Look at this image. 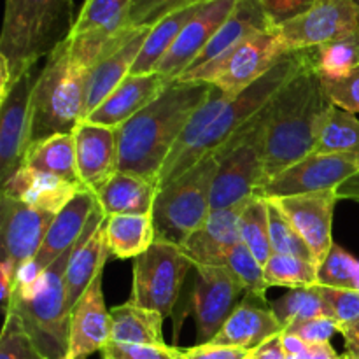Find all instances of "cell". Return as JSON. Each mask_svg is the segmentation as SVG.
<instances>
[{
  "mask_svg": "<svg viewBox=\"0 0 359 359\" xmlns=\"http://www.w3.org/2000/svg\"><path fill=\"white\" fill-rule=\"evenodd\" d=\"M287 51L316 49L359 35V7L353 0H316L302 16L277 28Z\"/></svg>",
  "mask_w": 359,
  "mask_h": 359,
  "instance_id": "cell-12",
  "label": "cell"
},
{
  "mask_svg": "<svg viewBox=\"0 0 359 359\" xmlns=\"http://www.w3.org/2000/svg\"><path fill=\"white\" fill-rule=\"evenodd\" d=\"M359 65V35L316 48V67L325 79H340Z\"/></svg>",
  "mask_w": 359,
  "mask_h": 359,
  "instance_id": "cell-37",
  "label": "cell"
},
{
  "mask_svg": "<svg viewBox=\"0 0 359 359\" xmlns=\"http://www.w3.org/2000/svg\"><path fill=\"white\" fill-rule=\"evenodd\" d=\"M238 0H207L198 13L186 23L177 41L158 63L154 72L161 74L168 81H175L193 65L200 53L207 48L210 39L223 27L224 21L233 13Z\"/></svg>",
  "mask_w": 359,
  "mask_h": 359,
  "instance_id": "cell-15",
  "label": "cell"
},
{
  "mask_svg": "<svg viewBox=\"0 0 359 359\" xmlns=\"http://www.w3.org/2000/svg\"><path fill=\"white\" fill-rule=\"evenodd\" d=\"M35 79L32 72L14 83L9 95L0 100V181L6 184L20 168L28 153L30 100Z\"/></svg>",
  "mask_w": 359,
  "mask_h": 359,
  "instance_id": "cell-16",
  "label": "cell"
},
{
  "mask_svg": "<svg viewBox=\"0 0 359 359\" xmlns=\"http://www.w3.org/2000/svg\"><path fill=\"white\" fill-rule=\"evenodd\" d=\"M111 342L163 346V316L128 300L111 311Z\"/></svg>",
  "mask_w": 359,
  "mask_h": 359,
  "instance_id": "cell-29",
  "label": "cell"
},
{
  "mask_svg": "<svg viewBox=\"0 0 359 359\" xmlns=\"http://www.w3.org/2000/svg\"><path fill=\"white\" fill-rule=\"evenodd\" d=\"M323 84L333 105L353 114L359 112V65L349 76L340 77V79L323 77Z\"/></svg>",
  "mask_w": 359,
  "mask_h": 359,
  "instance_id": "cell-45",
  "label": "cell"
},
{
  "mask_svg": "<svg viewBox=\"0 0 359 359\" xmlns=\"http://www.w3.org/2000/svg\"><path fill=\"white\" fill-rule=\"evenodd\" d=\"M0 359H46L18 314H6L0 335Z\"/></svg>",
  "mask_w": 359,
  "mask_h": 359,
  "instance_id": "cell-41",
  "label": "cell"
},
{
  "mask_svg": "<svg viewBox=\"0 0 359 359\" xmlns=\"http://www.w3.org/2000/svg\"><path fill=\"white\" fill-rule=\"evenodd\" d=\"M280 342H283V349H284V353H286L287 358L298 356V354L304 353L309 346V344L304 342L300 337L293 335V333H287V332L280 333Z\"/></svg>",
  "mask_w": 359,
  "mask_h": 359,
  "instance_id": "cell-53",
  "label": "cell"
},
{
  "mask_svg": "<svg viewBox=\"0 0 359 359\" xmlns=\"http://www.w3.org/2000/svg\"><path fill=\"white\" fill-rule=\"evenodd\" d=\"M318 284L359 291V259L339 244H333L326 258L318 266Z\"/></svg>",
  "mask_w": 359,
  "mask_h": 359,
  "instance_id": "cell-39",
  "label": "cell"
},
{
  "mask_svg": "<svg viewBox=\"0 0 359 359\" xmlns=\"http://www.w3.org/2000/svg\"><path fill=\"white\" fill-rule=\"evenodd\" d=\"M358 172L359 154L311 153L270 179L256 191L255 196L273 200L339 189Z\"/></svg>",
  "mask_w": 359,
  "mask_h": 359,
  "instance_id": "cell-11",
  "label": "cell"
},
{
  "mask_svg": "<svg viewBox=\"0 0 359 359\" xmlns=\"http://www.w3.org/2000/svg\"><path fill=\"white\" fill-rule=\"evenodd\" d=\"M242 205L212 210L202 223V226L196 228L186 238L181 249L191 259L193 269L223 266L228 252L241 242L238 216H241Z\"/></svg>",
  "mask_w": 359,
  "mask_h": 359,
  "instance_id": "cell-23",
  "label": "cell"
},
{
  "mask_svg": "<svg viewBox=\"0 0 359 359\" xmlns=\"http://www.w3.org/2000/svg\"><path fill=\"white\" fill-rule=\"evenodd\" d=\"M212 90L214 84L203 81H170L156 100L118 128V170L156 181L186 125Z\"/></svg>",
  "mask_w": 359,
  "mask_h": 359,
  "instance_id": "cell-1",
  "label": "cell"
},
{
  "mask_svg": "<svg viewBox=\"0 0 359 359\" xmlns=\"http://www.w3.org/2000/svg\"><path fill=\"white\" fill-rule=\"evenodd\" d=\"M238 231L245 248L256 256L263 266L272 258V242H270V217L269 200L252 196L242 205L238 216Z\"/></svg>",
  "mask_w": 359,
  "mask_h": 359,
  "instance_id": "cell-34",
  "label": "cell"
},
{
  "mask_svg": "<svg viewBox=\"0 0 359 359\" xmlns=\"http://www.w3.org/2000/svg\"><path fill=\"white\" fill-rule=\"evenodd\" d=\"M102 359H186L182 349L163 346H135V344L109 342L102 351Z\"/></svg>",
  "mask_w": 359,
  "mask_h": 359,
  "instance_id": "cell-44",
  "label": "cell"
},
{
  "mask_svg": "<svg viewBox=\"0 0 359 359\" xmlns=\"http://www.w3.org/2000/svg\"><path fill=\"white\" fill-rule=\"evenodd\" d=\"M182 353L186 359H248L251 356V351L214 342L198 344V346L184 349Z\"/></svg>",
  "mask_w": 359,
  "mask_h": 359,
  "instance_id": "cell-48",
  "label": "cell"
},
{
  "mask_svg": "<svg viewBox=\"0 0 359 359\" xmlns=\"http://www.w3.org/2000/svg\"><path fill=\"white\" fill-rule=\"evenodd\" d=\"M270 23L276 28L307 13L316 0H259Z\"/></svg>",
  "mask_w": 359,
  "mask_h": 359,
  "instance_id": "cell-47",
  "label": "cell"
},
{
  "mask_svg": "<svg viewBox=\"0 0 359 359\" xmlns=\"http://www.w3.org/2000/svg\"><path fill=\"white\" fill-rule=\"evenodd\" d=\"M312 49H300V51H290L273 69H270L262 79L244 90L242 93L228 98L226 104L221 107L216 118L210 121L205 132L198 140L168 168L160 172L156 182L158 189L168 184L186 170L198 163L207 154H212L221 146L228 142L245 123L251 121L270 100L273 95L286 84V81L304 65L305 60L311 56Z\"/></svg>",
  "mask_w": 359,
  "mask_h": 359,
  "instance_id": "cell-4",
  "label": "cell"
},
{
  "mask_svg": "<svg viewBox=\"0 0 359 359\" xmlns=\"http://www.w3.org/2000/svg\"><path fill=\"white\" fill-rule=\"evenodd\" d=\"M105 214L97 207L70 256L65 272L67 304L70 311L91 286L95 277L104 272L105 262L111 256L105 237Z\"/></svg>",
  "mask_w": 359,
  "mask_h": 359,
  "instance_id": "cell-21",
  "label": "cell"
},
{
  "mask_svg": "<svg viewBox=\"0 0 359 359\" xmlns=\"http://www.w3.org/2000/svg\"><path fill=\"white\" fill-rule=\"evenodd\" d=\"M217 154H207L189 170L158 189L153 207L154 238L181 248L186 238L202 226L212 207V186Z\"/></svg>",
  "mask_w": 359,
  "mask_h": 359,
  "instance_id": "cell-8",
  "label": "cell"
},
{
  "mask_svg": "<svg viewBox=\"0 0 359 359\" xmlns=\"http://www.w3.org/2000/svg\"><path fill=\"white\" fill-rule=\"evenodd\" d=\"M332 107L312 49L304 65L266 104V182L312 153Z\"/></svg>",
  "mask_w": 359,
  "mask_h": 359,
  "instance_id": "cell-2",
  "label": "cell"
},
{
  "mask_svg": "<svg viewBox=\"0 0 359 359\" xmlns=\"http://www.w3.org/2000/svg\"><path fill=\"white\" fill-rule=\"evenodd\" d=\"M287 359H346V356H340L332 344H309L307 349L298 356H290Z\"/></svg>",
  "mask_w": 359,
  "mask_h": 359,
  "instance_id": "cell-51",
  "label": "cell"
},
{
  "mask_svg": "<svg viewBox=\"0 0 359 359\" xmlns=\"http://www.w3.org/2000/svg\"><path fill=\"white\" fill-rule=\"evenodd\" d=\"M265 283L269 287L279 286L290 287V290L316 286L318 265L298 256L273 252L272 258L265 265Z\"/></svg>",
  "mask_w": 359,
  "mask_h": 359,
  "instance_id": "cell-35",
  "label": "cell"
},
{
  "mask_svg": "<svg viewBox=\"0 0 359 359\" xmlns=\"http://www.w3.org/2000/svg\"><path fill=\"white\" fill-rule=\"evenodd\" d=\"M356 193H359V172L351 179H347V181L337 189L339 200H351Z\"/></svg>",
  "mask_w": 359,
  "mask_h": 359,
  "instance_id": "cell-54",
  "label": "cell"
},
{
  "mask_svg": "<svg viewBox=\"0 0 359 359\" xmlns=\"http://www.w3.org/2000/svg\"><path fill=\"white\" fill-rule=\"evenodd\" d=\"M266 105L245 123L217 154L212 210L242 205L266 182Z\"/></svg>",
  "mask_w": 359,
  "mask_h": 359,
  "instance_id": "cell-7",
  "label": "cell"
},
{
  "mask_svg": "<svg viewBox=\"0 0 359 359\" xmlns=\"http://www.w3.org/2000/svg\"><path fill=\"white\" fill-rule=\"evenodd\" d=\"M318 290L325 300L328 316L339 323L340 330L359 321V291L319 286V284Z\"/></svg>",
  "mask_w": 359,
  "mask_h": 359,
  "instance_id": "cell-43",
  "label": "cell"
},
{
  "mask_svg": "<svg viewBox=\"0 0 359 359\" xmlns=\"http://www.w3.org/2000/svg\"><path fill=\"white\" fill-rule=\"evenodd\" d=\"M269 217H270V242H272V251L277 255H290L298 256V258L316 262L311 248L305 244L302 235L298 233L297 228L291 224V221L284 216L283 210L269 200Z\"/></svg>",
  "mask_w": 359,
  "mask_h": 359,
  "instance_id": "cell-40",
  "label": "cell"
},
{
  "mask_svg": "<svg viewBox=\"0 0 359 359\" xmlns=\"http://www.w3.org/2000/svg\"><path fill=\"white\" fill-rule=\"evenodd\" d=\"M23 167L56 175V177H62L79 186L81 189H86L81 182L79 172H77L76 140H74L72 133L53 135L34 144L25 156Z\"/></svg>",
  "mask_w": 359,
  "mask_h": 359,
  "instance_id": "cell-30",
  "label": "cell"
},
{
  "mask_svg": "<svg viewBox=\"0 0 359 359\" xmlns=\"http://www.w3.org/2000/svg\"><path fill=\"white\" fill-rule=\"evenodd\" d=\"M76 248V245H74ZM72 249L49 265L28 290H14L9 312L21 318L28 335L46 359H67L70 309L67 304L65 272Z\"/></svg>",
  "mask_w": 359,
  "mask_h": 359,
  "instance_id": "cell-6",
  "label": "cell"
},
{
  "mask_svg": "<svg viewBox=\"0 0 359 359\" xmlns=\"http://www.w3.org/2000/svg\"><path fill=\"white\" fill-rule=\"evenodd\" d=\"M273 28L276 27L270 23L259 0H238L230 18L224 21L223 27L216 32L207 48L200 53L198 58L186 72L221 62L249 37L262 34V32L273 30Z\"/></svg>",
  "mask_w": 359,
  "mask_h": 359,
  "instance_id": "cell-25",
  "label": "cell"
},
{
  "mask_svg": "<svg viewBox=\"0 0 359 359\" xmlns=\"http://www.w3.org/2000/svg\"><path fill=\"white\" fill-rule=\"evenodd\" d=\"M191 294L186 304V316H193L202 344L217 335L231 312L245 297V290L224 266H198ZM182 323V321H181Z\"/></svg>",
  "mask_w": 359,
  "mask_h": 359,
  "instance_id": "cell-13",
  "label": "cell"
},
{
  "mask_svg": "<svg viewBox=\"0 0 359 359\" xmlns=\"http://www.w3.org/2000/svg\"><path fill=\"white\" fill-rule=\"evenodd\" d=\"M76 160L81 182L97 195L102 186L118 172L119 146L118 128L83 121L74 130Z\"/></svg>",
  "mask_w": 359,
  "mask_h": 359,
  "instance_id": "cell-20",
  "label": "cell"
},
{
  "mask_svg": "<svg viewBox=\"0 0 359 359\" xmlns=\"http://www.w3.org/2000/svg\"><path fill=\"white\" fill-rule=\"evenodd\" d=\"M189 269H193L191 259L179 245L154 241V244L133 262L130 300L167 318L175 309Z\"/></svg>",
  "mask_w": 359,
  "mask_h": 359,
  "instance_id": "cell-10",
  "label": "cell"
},
{
  "mask_svg": "<svg viewBox=\"0 0 359 359\" xmlns=\"http://www.w3.org/2000/svg\"><path fill=\"white\" fill-rule=\"evenodd\" d=\"M156 195V181L132 172L118 170L95 196L105 217H111L153 214Z\"/></svg>",
  "mask_w": 359,
  "mask_h": 359,
  "instance_id": "cell-28",
  "label": "cell"
},
{
  "mask_svg": "<svg viewBox=\"0 0 359 359\" xmlns=\"http://www.w3.org/2000/svg\"><path fill=\"white\" fill-rule=\"evenodd\" d=\"M83 189L46 172L23 167L2 184V195L16 198L32 209L58 214Z\"/></svg>",
  "mask_w": 359,
  "mask_h": 359,
  "instance_id": "cell-27",
  "label": "cell"
},
{
  "mask_svg": "<svg viewBox=\"0 0 359 359\" xmlns=\"http://www.w3.org/2000/svg\"><path fill=\"white\" fill-rule=\"evenodd\" d=\"M203 2L207 0H132L128 11V25L133 28H151L175 11Z\"/></svg>",
  "mask_w": 359,
  "mask_h": 359,
  "instance_id": "cell-42",
  "label": "cell"
},
{
  "mask_svg": "<svg viewBox=\"0 0 359 359\" xmlns=\"http://www.w3.org/2000/svg\"><path fill=\"white\" fill-rule=\"evenodd\" d=\"M270 307H272L273 314L277 316L283 328L297 321H305V319L330 318L325 300L318 290V284L311 287L291 290L283 298L272 302Z\"/></svg>",
  "mask_w": 359,
  "mask_h": 359,
  "instance_id": "cell-36",
  "label": "cell"
},
{
  "mask_svg": "<svg viewBox=\"0 0 359 359\" xmlns=\"http://www.w3.org/2000/svg\"><path fill=\"white\" fill-rule=\"evenodd\" d=\"M74 23V0H6L0 62L13 86L69 39Z\"/></svg>",
  "mask_w": 359,
  "mask_h": 359,
  "instance_id": "cell-3",
  "label": "cell"
},
{
  "mask_svg": "<svg viewBox=\"0 0 359 359\" xmlns=\"http://www.w3.org/2000/svg\"><path fill=\"white\" fill-rule=\"evenodd\" d=\"M111 311L105 305L102 273H98L70 311L67 359H88L91 354L102 353L111 342Z\"/></svg>",
  "mask_w": 359,
  "mask_h": 359,
  "instance_id": "cell-19",
  "label": "cell"
},
{
  "mask_svg": "<svg viewBox=\"0 0 359 359\" xmlns=\"http://www.w3.org/2000/svg\"><path fill=\"white\" fill-rule=\"evenodd\" d=\"M84 79L70 58L69 41L46 58L32 90L28 149L53 135L74 133L84 121Z\"/></svg>",
  "mask_w": 359,
  "mask_h": 359,
  "instance_id": "cell-5",
  "label": "cell"
},
{
  "mask_svg": "<svg viewBox=\"0 0 359 359\" xmlns=\"http://www.w3.org/2000/svg\"><path fill=\"white\" fill-rule=\"evenodd\" d=\"M105 237L112 258H137L154 244L153 214L111 216L105 219Z\"/></svg>",
  "mask_w": 359,
  "mask_h": 359,
  "instance_id": "cell-31",
  "label": "cell"
},
{
  "mask_svg": "<svg viewBox=\"0 0 359 359\" xmlns=\"http://www.w3.org/2000/svg\"><path fill=\"white\" fill-rule=\"evenodd\" d=\"M287 53L279 32L273 28L249 37L221 62L189 70L175 81H203L216 84L224 93L235 97L262 79Z\"/></svg>",
  "mask_w": 359,
  "mask_h": 359,
  "instance_id": "cell-9",
  "label": "cell"
},
{
  "mask_svg": "<svg viewBox=\"0 0 359 359\" xmlns=\"http://www.w3.org/2000/svg\"><path fill=\"white\" fill-rule=\"evenodd\" d=\"M223 266L244 287L245 294L265 298L266 290H269L265 283V266L245 248V244H242V241L228 252Z\"/></svg>",
  "mask_w": 359,
  "mask_h": 359,
  "instance_id": "cell-38",
  "label": "cell"
},
{
  "mask_svg": "<svg viewBox=\"0 0 359 359\" xmlns=\"http://www.w3.org/2000/svg\"><path fill=\"white\" fill-rule=\"evenodd\" d=\"M312 153L359 154V119L356 114L333 105L323 123Z\"/></svg>",
  "mask_w": 359,
  "mask_h": 359,
  "instance_id": "cell-33",
  "label": "cell"
},
{
  "mask_svg": "<svg viewBox=\"0 0 359 359\" xmlns=\"http://www.w3.org/2000/svg\"><path fill=\"white\" fill-rule=\"evenodd\" d=\"M251 359H287L286 353L283 349V342H280V335L272 337L270 340H266L265 344L255 349L251 353Z\"/></svg>",
  "mask_w": 359,
  "mask_h": 359,
  "instance_id": "cell-50",
  "label": "cell"
},
{
  "mask_svg": "<svg viewBox=\"0 0 359 359\" xmlns=\"http://www.w3.org/2000/svg\"><path fill=\"white\" fill-rule=\"evenodd\" d=\"M170 81L158 72L130 74L84 121L119 128L160 97Z\"/></svg>",
  "mask_w": 359,
  "mask_h": 359,
  "instance_id": "cell-22",
  "label": "cell"
},
{
  "mask_svg": "<svg viewBox=\"0 0 359 359\" xmlns=\"http://www.w3.org/2000/svg\"><path fill=\"white\" fill-rule=\"evenodd\" d=\"M284 332L300 337L307 344H325L330 342L335 333H340V325L332 318H314L293 323L286 326Z\"/></svg>",
  "mask_w": 359,
  "mask_h": 359,
  "instance_id": "cell-46",
  "label": "cell"
},
{
  "mask_svg": "<svg viewBox=\"0 0 359 359\" xmlns=\"http://www.w3.org/2000/svg\"><path fill=\"white\" fill-rule=\"evenodd\" d=\"M273 203L284 212V216L291 221L305 244L311 248L318 266L335 244L332 238L333 212L339 202L337 189L321 193H307V195L284 196L273 198Z\"/></svg>",
  "mask_w": 359,
  "mask_h": 359,
  "instance_id": "cell-18",
  "label": "cell"
},
{
  "mask_svg": "<svg viewBox=\"0 0 359 359\" xmlns=\"http://www.w3.org/2000/svg\"><path fill=\"white\" fill-rule=\"evenodd\" d=\"M97 207V196L88 189H83L56 214L37 256L23 263L18 270L16 290H28L49 265L79 242Z\"/></svg>",
  "mask_w": 359,
  "mask_h": 359,
  "instance_id": "cell-14",
  "label": "cell"
},
{
  "mask_svg": "<svg viewBox=\"0 0 359 359\" xmlns=\"http://www.w3.org/2000/svg\"><path fill=\"white\" fill-rule=\"evenodd\" d=\"M149 30V27L139 28L128 41L105 53L88 70L84 79V119L132 74Z\"/></svg>",
  "mask_w": 359,
  "mask_h": 359,
  "instance_id": "cell-24",
  "label": "cell"
},
{
  "mask_svg": "<svg viewBox=\"0 0 359 359\" xmlns=\"http://www.w3.org/2000/svg\"><path fill=\"white\" fill-rule=\"evenodd\" d=\"M353 2H354V4H356V6L359 7V0H353Z\"/></svg>",
  "mask_w": 359,
  "mask_h": 359,
  "instance_id": "cell-55",
  "label": "cell"
},
{
  "mask_svg": "<svg viewBox=\"0 0 359 359\" xmlns=\"http://www.w3.org/2000/svg\"><path fill=\"white\" fill-rule=\"evenodd\" d=\"M248 359H251V358H248Z\"/></svg>",
  "mask_w": 359,
  "mask_h": 359,
  "instance_id": "cell-56",
  "label": "cell"
},
{
  "mask_svg": "<svg viewBox=\"0 0 359 359\" xmlns=\"http://www.w3.org/2000/svg\"><path fill=\"white\" fill-rule=\"evenodd\" d=\"M251 294H245L244 300L237 305L223 328L217 332L210 342L221 344V346L241 347L245 351L258 349L262 344L270 340L272 337L280 335L284 332L283 325L273 314L272 307L258 305Z\"/></svg>",
  "mask_w": 359,
  "mask_h": 359,
  "instance_id": "cell-26",
  "label": "cell"
},
{
  "mask_svg": "<svg viewBox=\"0 0 359 359\" xmlns=\"http://www.w3.org/2000/svg\"><path fill=\"white\" fill-rule=\"evenodd\" d=\"M56 214L32 209L23 202L2 195L0 198V237L2 256L20 266L37 256Z\"/></svg>",
  "mask_w": 359,
  "mask_h": 359,
  "instance_id": "cell-17",
  "label": "cell"
},
{
  "mask_svg": "<svg viewBox=\"0 0 359 359\" xmlns=\"http://www.w3.org/2000/svg\"><path fill=\"white\" fill-rule=\"evenodd\" d=\"M340 335L346 342V359H359V321L340 330Z\"/></svg>",
  "mask_w": 359,
  "mask_h": 359,
  "instance_id": "cell-52",
  "label": "cell"
},
{
  "mask_svg": "<svg viewBox=\"0 0 359 359\" xmlns=\"http://www.w3.org/2000/svg\"><path fill=\"white\" fill-rule=\"evenodd\" d=\"M18 283V266L9 258H4L0 262V300H2L4 314L9 311L11 300H13L14 290Z\"/></svg>",
  "mask_w": 359,
  "mask_h": 359,
  "instance_id": "cell-49",
  "label": "cell"
},
{
  "mask_svg": "<svg viewBox=\"0 0 359 359\" xmlns=\"http://www.w3.org/2000/svg\"><path fill=\"white\" fill-rule=\"evenodd\" d=\"M203 4H196V6L175 11V13L168 14L163 20L158 21L156 25H153L146 41H144V46L140 49L139 56H137L135 63H133L132 74L154 72L158 63L165 58V55L170 51L174 42L177 41L179 34L186 27V23L198 13Z\"/></svg>",
  "mask_w": 359,
  "mask_h": 359,
  "instance_id": "cell-32",
  "label": "cell"
}]
</instances>
